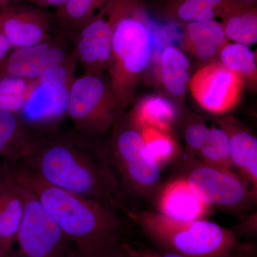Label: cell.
I'll return each instance as SVG.
<instances>
[{
	"mask_svg": "<svg viewBox=\"0 0 257 257\" xmlns=\"http://www.w3.org/2000/svg\"><path fill=\"white\" fill-rule=\"evenodd\" d=\"M44 181L55 187L92 199L126 215L123 204L96 139L76 132L57 130L43 134L35 152L23 161Z\"/></svg>",
	"mask_w": 257,
	"mask_h": 257,
	"instance_id": "1",
	"label": "cell"
},
{
	"mask_svg": "<svg viewBox=\"0 0 257 257\" xmlns=\"http://www.w3.org/2000/svg\"><path fill=\"white\" fill-rule=\"evenodd\" d=\"M10 173L37 197L77 251L122 239L126 220L115 209L47 183L23 162L10 165Z\"/></svg>",
	"mask_w": 257,
	"mask_h": 257,
	"instance_id": "2",
	"label": "cell"
},
{
	"mask_svg": "<svg viewBox=\"0 0 257 257\" xmlns=\"http://www.w3.org/2000/svg\"><path fill=\"white\" fill-rule=\"evenodd\" d=\"M101 9L112 28L108 77L124 113L152 60L154 25L143 0H109Z\"/></svg>",
	"mask_w": 257,
	"mask_h": 257,
	"instance_id": "3",
	"label": "cell"
},
{
	"mask_svg": "<svg viewBox=\"0 0 257 257\" xmlns=\"http://www.w3.org/2000/svg\"><path fill=\"white\" fill-rule=\"evenodd\" d=\"M127 218L165 251L188 257H255L252 245L240 242L234 231L206 219L179 221L158 211L132 210Z\"/></svg>",
	"mask_w": 257,
	"mask_h": 257,
	"instance_id": "4",
	"label": "cell"
},
{
	"mask_svg": "<svg viewBox=\"0 0 257 257\" xmlns=\"http://www.w3.org/2000/svg\"><path fill=\"white\" fill-rule=\"evenodd\" d=\"M111 130L101 148L121 200L150 197L160 183L162 166L149 155L141 132L128 114Z\"/></svg>",
	"mask_w": 257,
	"mask_h": 257,
	"instance_id": "5",
	"label": "cell"
},
{
	"mask_svg": "<svg viewBox=\"0 0 257 257\" xmlns=\"http://www.w3.org/2000/svg\"><path fill=\"white\" fill-rule=\"evenodd\" d=\"M115 98L109 77L84 74L74 77L69 91L67 116L74 131L96 139L124 114Z\"/></svg>",
	"mask_w": 257,
	"mask_h": 257,
	"instance_id": "6",
	"label": "cell"
},
{
	"mask_svg": "<svg viewBox=\"0 0 257 257\" xmlns=\"http://www.w3.org/2000/svg\"><path fill=\"white\" fill-rule=\"evenodd\" d=\"M15 182L23 202V216L13 257H68L74 250L73 243L37 197Z\"/></svg>",
	"mask_w": 257,
	"mask_h": 257,
	"instance_id": "7",
	"label": "cell"
},
{
	"mask_svg": "<svg viewBox=\"0 0 257 257\" xmlns=\"http://www.w3.org/2000/svg\"><path fill=\"white\" fill-rule=\"evenodd\" d=\"M182 177L209 207L240 211L249 209L256 202V194L239 175L192 155L184 161Z\"/></svg>",
	"mask_w": 257,
	"mask_h": 257,
	"instance_id": "8",
	"label": "cell"
},
{
	"mask_svg": "<svg viewBox=\"0 0 257 257\" xmlns=\"http://www.w3.org/2000/svg\"><path fill=\"white\" fill-rule=\"evenodd\" d=\"M77 57L73 50L60 67L37 79L20 116L32 127L45 134L67 116L69 91L74 79Z\"/></svg>",
	"mask_w": 257,
	"mask_h": 257,
	"instance_id": "9",
	"label": "cell"
},
{
	"mask_svg": "<svg viewBox=\"0 0 257 257\" xmlns=\"http://www.w3.org/2000/svg\"><path fill=\"white\" fill-rule=\"evenodd\" d=\"M244 83L238 74L219 61L204 64L189 82V89L196 102L208 112L223 114L237 106Z\"/></svg>",
	"mask_w": 257,
	"mask_h": 257,
	"instance_id": "10",
	"label": "cell"
},
{
	"mask_svg": "<svg viewBox=\"0 0 257 257\" xmlns=\"http://www.w3.org/2000/svg\"><path fill=\"white\" fill-rule=\"evenodd\" d=\"M68 39L62 32L34 46L12 50L0 62V77L37 79L46 75L60 67L70 55L72 50L69 49Z\"/></svg>",
	"mask_w": 257,
	"mask_h": 257,
	"instance_id": "11",
	"label": "cell"
},
{
	"mask_svg": "<svg viewBox=\"0 0 257 257\" xmlns=\"http://www.w3.org/2000/svg\"><path fill=\"white\" fill-rule=\"evenodd\" d=\"M112 28L102 9L82 28L69 37L72 48L85 74L101 75L109 68L111 61Z\"/></svg>",
	"mask_w": 257,
	"mask_h": 257,
	"instance_id": "12",
	"label": "cell"
},
{
	"mask_svg": "<svg viewBox=\"0 0 257 257\" xmlns=\"http://www.w3.org/2000/svg\"><path fill=\"white\" fill-rule=\"evenodd\" d=\"M50 23L47 10L35 5H9L0 11V31L13 50L50 39Z\"/></svg>",
	"mask_w": 257,
	"mask_h": 257,
	"instance_id": "13",
	"label": "cell"
},
{
	"mask_svg": "<svg viewBox=\"0 0 257 257\" xmlns=\"http://www.w3.org/2000/svg\"><path fill=\"white\" fill-rule=\"evenodd\" d=\"M37 131L19 114L0 111V162L10 165L26 160L41 143Z\"/></svg>",
	"mask_w": 257,
	"mask_h": 257,
	"instance_id": "14",
	"label": "cell"
},
{
	"mask_svg": "<svg viewBox=\"0 0 257 257\" xmlns=\"http://www.w3.org/2000/svg\"><path fill=\"white\" fill-rule=\"evenodd\" d=\"M229 141L230 158L241 178L257 194V139L232 117L217 120Z\"/></svg>",
	"mask_w": 257,
	"mask_h": 257,
	"instance_id": "15",
	"label": "cell"
},
{
	"mask_svg": "<svg viewBox=\"0 0 257 257\" xmlns=\"http://www.w3.org/2000/svg\"><path fill=\"white\" fill-rule=\"evenodd\" d=\"M159 213L179 221L204 219L209 206L202 202L182 177L165 186L158 202Z\"/></svg>",
	"mask_w": 257,
	"mask_h": 257,
	"instance_id": "16",
	"label": "cell"
},
{
	"mask_svg": "<svg viewBox=\"0 0 257 257\" xmlns=\"http://www.w3.org/2000/svg\"><path fill=\"white\" fill-rule=\"evenodd\" d=\"M22 216L23 202L8 165L0 173V248L6 257H13Z\"/></svg>",
	"mask_w": 257,
	"mask_h": 257,
	"instance_id": "17",
	"label": "cell"
},
{
	"mask_svg": "<svg viewBox=\"0 0 257 257\" xmlns=\"http://www.w3.org/2000/svg\"><path fill=\"white\" fill-rule=\"evenodd\" d=\"M183 25L184 42L189 53L206 64L219 61L221 50L229 42L220 22L212 19Z\"/></svg>",
	"mask_w": 257,
	"mask_h": 257,
	"instance_id": "18",
	"label": "cell"
},
{
	"mask_svg": "<svg viewBox=\"0 0 257 257\" xmlns=\"http://www.w3.org/2000/svg\"><path fill=\"white\" fill-rule=\"evenodd\" d=\"M179 114L178 107L172 99L151 94L140 99L128 115L138 128L151 127L172 133Z\"/></svg>",
	"mask_w": 257,
	"mask_h": 257,
	"instance_id": "19",
	"label": "cell"
},
{
	"mask_svg": "<svg viewBox=\"0 0 257 257\" xmlns=\"http://www.w3.org/2000/svg\"><path fill=\"white\" fill-rule=\"evenodd\" d=\"M192 67L187 55L177 47H166L159 61V76L165 92L179 101H184L189 90Z\"/></svg>",
	"mask_w": 257,
	"mask_h": 257,
	"instance_id": "20",
	"label": "cell"
},
{
	"mask_svg": "<svg viewBox=\"0 0 257 257\" xmlns=\"http://www.w3.org/2000/svg\"><path fill=\"white\" fill-rule=\"evenodd\" d=\"M219 18H221L223 30L229 41L248 47L256 43V4L230 0Z\"/></svg>",
	"mask_w": 257,
	"mask_h": 257,
	"instance_id": "21",
	"label": "cell"
},
{
	"mask_svg": "<svg viewBox=\"0 0 257 257\" xmlns=\"http://www.w3.org/2000/svg\"><path fill=\"white\" fill-rule=\"evenodd\" d=\"M230 0H162V9L167 18L187 24L219 17Z\"/></svg>",
	"mask_w": 257,
	"mask_h": 257,
	"instance_id": "22",
	"label": "cell"
},
{
	"mask_svg": "<svg viewBox=\"0 0 257 257\" xmlns=\"http://www.w3.org/2000/svg\"><path fill=\"white\" fill-rule=\"evenodd\" d=\"M219 62L231 72L240 76L244 85L256 87V56L249 47L229 42L221 50Z\"/></svg>",
	"mask_w": 257,
	"mask_h": 257,
	"instance_id": "23",
	"label": "cell"
},
{
	"mask_svg": "<svg viewBox=\"0 0 257 257\" xmlns=\"http://www.w3.org/2000/svg\"><path fill=\"white\" fill-rule=\"evenodd\" d=\"M109 0H69L57 8L55 18L62 32L71 36L82 28Z\"/></svg>",
	"mask_w": 257,
	"mask_h": 257,
	"instance_id": "24",
	"label": "cell"
},
{
	"mask_svg": "<svg viewBox=\"0 0 257 257\" xmlns=\"http://www.w3.org/2000/svg\"><path fill=\"white\" fill-rule=\"evenodd\" d=\"M145 147L150 155L161 166L175 160L179 155L178 145L172 133H165L151 127L139 128Z\"/></svg>",
	"mask_w": 257,
	"mask_h": 257,
	"instance_id": "25",
	"label": "cell"
},
{
	"mask_svg": "<svg viewBox=\"0 0 257 257\" xmlns=\"http://www.w3.org/2000/svg\"><path fill=\"white\" fill-rule=\"evenodd\" d=\"M68 257H126L123 240L120 239L104 247L90 251H79L74 248Z\"/></svg>",
	"mask_w": 257,
	"mask_h": 257,
	"instance_id": "26",
	"label": "cell"
},
{
	"mask_svg": "<svg viewBox=\"0 0 257 257\" xmlns=\"http://www.w3.org/2000/svg\"><path fill=\"white\" fill-rule=\"evenodd\" d=\"M126 257H188L179 253L165 251L157 252L140 244L123 242Z\"/></svg>",
	"mask_w": 257,
	"mask_h": 257,
	"instance_id": "27",
	"label": "cell"
},
{
	"mask_svg": "<svg viewBox=\"0 0 257 257\" xmlns=\"http://www.w3.org/2000/svg\"><path fill=\"white\" fill-rule=\"evenodd\" d=\"M30 3L41 8H60L62 5L67 3L69 0H29Z\"/></svg>",
	"mask_w": 257,
	"mask_h": 257,
	"instance_id": "28",
	"label": "cell"
},
{
	"mask_svg": "<svg viewBox=\"0 0 257 257\" xmlns=\"http://www.w3.org/2000/svg\"><path fill=\"white\" fill-rule=\"evenodd\" d=\"M13 50L3 34L0 31V62L5 60Z\"/></svg>",
	"mask_w": 257,
	"mask_h": 257,
	"instance_id": "29",
	"label": "cell"
},
{
	"mask_svg": "<svg viewBox=\"0 0 257 257\" xmlns=\"http://www.w3.org/2000/svg\"><path fill=\"white\" fill-rule=\"evenodd\" d=\"M14 1V0H0V9H3V8H5V7L9 5L12 2Z\"/></svg>",
	"mask_w": 257,
	"mask_h": 257,
	"instance_id": "30",
	"label": "cell"
},
{
	"mask_svg": "<svg viewBox=\"0 0 257 257\" xmlns=\"http://www.w3.org/2000/svg\"><path fill=\"white\" fill-rule=\"evenodd\" d=\"M7 167H8V165L6 162H0V173L4 172L6 170Z\"/></svg>",
	"mask_w": 257,
	"mask_h": 257,
	"instance_id": "31",
	"label": "cell"
},
{
	"mask_svg": "<svg viewBox=\"0 0 257 257\" xmlns=\"http://www.w3.org/2000/svg\"><path fill=\"white\" fill-rule=\"evenodd\" d=\"M235 1L248 3V4H256L257 0H235Z\"/></svg>",
	"mask_w": 257,
	"mask_h": 257,
	"instance_id": "32",
	"label": "cell"
},
{
	"mask_svg": "<svg viewBox=\"0 0 257 257\" xmlns=\"http://www.w3.org/2000/svg\"><path fill=\"white\" fill-rule=\"evenodd\" d=\"M0 257H6L5 256L4 253L2 251L1 248H0Z\"/></svg>",
	"mask_w": 257,
	"mask_h": 257,
	"instance_id": "33",
	"label": "cell"
},
{
	"mask_svg": "<svg viewBox=\"0 0 257 257\" xmlns=\"http://www.w3.org/2000/svg\"><path fill=\"white\" fill-rule=\"evenodd\" d=\"M125 256H126V253H125Z\"/></svg>",
	"mask_w": 257,
	"mask_h": 257,
	"instance_id": "34",
	"label": "cell"
}]
</instances>
